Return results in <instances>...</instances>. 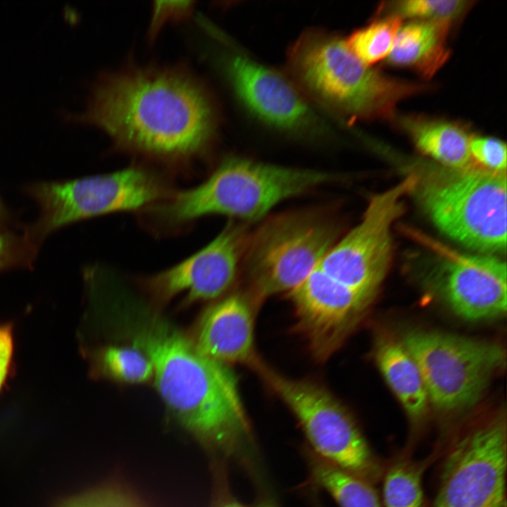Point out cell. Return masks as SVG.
I'll return each instance as SVG.
<instances>
[{
  "instance_id": "6da1fadb",
  "label": "cell",
  "mask_w": 507,
  "mask_h": 507,
  "mask_svg": "<svg viewBox=\"0 0 507 507\" xmlns=\"http://www.w3.org/2000/svg\"><path fill=\"white\" fill-rule=\"evenodd\" d=\"M65 118L101 128L123 148L165 159L201 152L215 121L204 86L173 68H133L106 76L94 85L84 111Z\"/></svg>"
},
{
  "instance_id": "7a4b0ae2",
  "label": "cell",
  "mask_w": 507,
  "mask_h": 507,
  "mask_svg": "<svg viewBox=\"0 0 507 507\" xmlns=\"http://www.w3.org/2000/svg\"><path fill=\"white\" fill-rule=\"evenodd\" d=\"M145 315L131 328L132 336L152 363L165 406L215 460L244 453L251 433L234 374L163 319Z\"/></svg>"
},
{
  "instance_id": "3957f363",
  "label": "cell",
  "mask_w": 507,
  "mask_h": 507,
  "mask_svg": "<svg viewBox=\"0 0 507 507\" xmlns=\"http://www.w3.org/2000/svg\"><path fill=\"white\" fill-rule=\"evenodd\" d=\"M289 65L305 90L349 118H394L401 101L427 89L372 68L346 40L321 31L299 37L289 51Z\"/></svg>"
},
{
  "instance_id": "277c9868",
  "label": "cell",
  "mask_w": 507,
  "mask_h": 507,
  "mask_svg": "<svg viewBox=\"0 0 507 507\" xmlns=\"http://www.w3.org/2000/svg\"><path fill=\"white\" fill-rule=\"evenodd\" d=\"M334 180L327 172L232 157L201 184L170 196L160 206L159 214L173 223L211 215L256 220L283 201Z\"/></svg>"
},
{
  "instance_id": "5b68a950",
  "label": "cell",
  "mask_w": 507,
  "mask_h": 507,
  "mask_svg": "<svg viewBox=\"0 0 507 507\" xmlns=\"http://www.w3.org/2000/svg\"><path fill=\"white\" fill-rule=\"evenodd\" d=\"M435 173L418 189L420 202L444 234L474 251L506 248V176L475 166Z\"/></svg>"
},
{
  "instance_id": "8992f818",
  "label": "cell",
  "mask_w": 507,
  "mask_h": 507,
  "mask_svg": "<svg viewBox=\"0 0 507 507\" xmlns=\"http://www.w3.org/2000/svg\"><path fill=\"white\" fill-rule=\"evenodd\" d=\"M36 204V219L23 233L39 249L55 231L77 221L109 213L135 211L166 196L160 180L151 173L128 168L72 180L40 181L23 187Z\"/></svg>"
},
{
  "instance_id": "52a82bcc",
  "label": "cell",
  "mask_w": 507,
  "mask_h": 507,
  "mask_svg": "<svg viewBox=\"0 0 507 507\" xmlns=\"http://www.w3.org/2000/svg\"><path fill=\"white\" fill-rule=\"evenodd\" d=\"M338 227L321 212L277 215L249 237L244 265L259 299L291 292L335 244Z\"/></svg>"
},
{
  "instance_id": "ba28073f",
  "label": "cell",
  "mask_w": 507,
  "mask_h": 507,
  "mask_svg": "<svg viewBox=\"0 0 507 507\" xmlns=\"http://www.w3.org/2000/svg\"><path fill=\"white\" fill-rule=\"evenodd\" d=\"M401 342L420 368L429 403L441 412L474 406L506 365L505 350L494 342L418 330L406 332Z\"/></svg>"
},
{
  "instance_id": "9c48e42d",
  "label": "cell",
  "mask_w": 507,
  "mask_h": 507,
  "mask_svg": "<svg viewBox=\"0 0 507 507\" xmlns=\"http://www.w3.org/2000/svg\"><path fill=\"white\" fill-rule=\"evenodd\" d=\"M252 367L292 410L315 455L370 483L379 478L377 457L353 418L331 393L311 382L286 377L259 359Z\"/></svg>"
},
{
  "instance_id": "30bf717a",
  "label": "cell",
  "mask_w": 507,
  "mask_h": 507,
  "mask_svg": "<svg viewBox=\"0 0 507 507\" xmlns=\"http://www.w3.org/2000/svg\"><path fill=\"white\" fill-rule=\"evenodd\" d=\"M502 413L458 436L445 457L433 507H506Z\"/></svg>"
},
{
  "instance_id": "8fae6325",
  "label": "cell",
  "mask_w": 507,
  "mask_h": 507,
  "mask_svg": "<svg viewBox=\"0 0 507 507\" xmlns=\"http://www.w3.org/2000/svg\"><path fill=\"white\" fill-rule=\"evenodd\" d=\"M418 182L410 175L370 198L363 217L332 246L318 265L334 280L373 297L389 268L391 227L403 211L402 197Z\"/></svg>"
},
{
  "instance_id": "7c38bea8",
  "label": "cell",
  "mask_w": 507,
  "mask_h": 507,
  "mask_svg": "<svg viewBox=\"0 0 507 507\" xmlns=\"http://www.w3.org/2000/svg\"><path fill=\"white\" fill-rule=\"evenodd\" d=\"M248 238L244 225L230 222L202 249L142 285L158 305L182 293L185 304L217 298L233 283Z\"/></svg>"
},
{
  "instance_id": "4fadbf2b",
  "label": "cell",
  "mask_w": 507,
  "mask_h": 507,
  "mask_svg": "<svg viewBox=\"0 0 507 507\" xmlns=\"http://www.w3.org/2000/svg\"><path fill=\"white\" fill-rule=\"evenodd\" d=\"M445 254L428 280L437 297L456 315L468 321L504 315L507 308L506 263L489 255L451 251Z\"/></svg>"
},
{
  "instance_id": "5bb4252c",
  "label": "cell",
  "mask_w": 507,
  "mask_h": 507,
  "mask_svg": "<svg viewBox=\"0 0 507 507\" xmlns=\"http://www.w3.org/2000/svg\"><path fill=\"white\" fill-rule=\"evenodd\" d=\"M289 293L298 328L320 361L338 349L372 299L334 280L318 266Z\"/></svg>"
},
{
  "instance_id": "9a60e30c",
  "label": "cell",
  "mask_w": 507,
  "mask_h": 507,
  "mask_svg": "<svg viewBox=\"0 0 507 507\" xmlns=\"http://www.w3.org/2000/svg\"><path fill=\"white\" fill-rule=\"evenodd\" d=\"M224 68L238 98L260 119L291 131L312 126L315 117L307 102L280 73L241 54L228 56Z\"/></svg>"
},
{
  "instance_id": "2e32d148",
  "label": "cell",
  "mask_w": 507,
  "mask_h": 507,
  "mask_svg": "<svg viewBox=\"0 0 507 507\" xmlns=\"http://www.w3.org/2000/svg\"><path fill=\"white\" fill-rule=\"evenodd\" d=\"M192 342L201 353L214 361L252 366L258 358L248 299L235 294L210 306L201 316Z\"/></svg>"
},
{
  "instance_id": "e0dca14e",
  "label": "cell",
  "mask_w": 507,
  "mask_h": 507,
  "mask_svg": "<svg viewBox=\"0 0 507 507\" xmlns=\"http://www.w3.org/2000/svg\"><path fill=\"white\" fill-rule=\"evenodd\" d=\"M394 118L424 154L450 169L465 170L475 166L470 150L472 135L462 124L418 115Z\"/></svg>"
},
{
  "instance_id": "ac0fdd59",
  "label": "cell",
  "mask_w": 507,
  "mask_h": 507,
  "mask_svg": "<svg viewBox=\"0 0 507 507\" xmlns=\"http://www.w3.org/2000/svg\"><path fill=\"white\" fill-rule=\"evenodd\" d=\"M451 26L427 20H412L401 26L387 63L410 68L425 78L432 77L450 56L447 37Z\"/></svg>"
},
{
  "instance_id": "d6986e66",
  "label": "cell",
  "mask_w": 507,
  "mask_h": 507,
  "mask_svg": "<svg viewBox=\"0 0 507 507\" xmlns=\"http://www.w3.org/2000/svg\"><path fill=\"white\" fill-rule=\"evenodd\" d=\"M378 367L408 415L417 421L426 414L429 399L420 368L401 342L388 338L376 343Z\"/></svg>"
},
{
  "instance_id": "ffe728a7",
  "label": "cell",
  "mask_w": 507,
  "mask_h": 507,
  "mask_svg": "<svg viewBox=\"0 0 507 507\" xmlns=\"http://www.w3.org/2000/svg\"><path fill=\"white\" fill-rule=\"evenodd\" d=\"M306 456L314 482L339 507H382L369 482L329 463L311 450Z\"/></svg>"
},
{
  "instance_id": "44dd1931",
  "label": "cell",
  "mask_w": 507,
  "mask_h": 507,
  "mask_svg": "<svg viewBox=\"0 0 507 507\" xmlns=\"http://www.w3.org/2000/svg\"><path fill=\"white\" fill-rule=\"evenodd\" d=\"M96 361L103 375L119 382L142 384L154 376L151 360L135 346H105L97 352Z\"/></svg>"
},
{
  "instance_id": "7402d4cb",
  "label": "cell",
  "mask_w": 507,
  "mask_h": 507,
  "mask_svg": "<svg viewBox=\"0 0 507 507\" xmlns=\"http://www.w3.org/2000/svg\"><path fill=\"white\" fill-rule=\"evenodd\" d=\"M425 463L400 460L387 470L383 482L384 507H424Z\"/></svg>"
},
{
  "instance_id": "603a6c76",
  "label": "cell",
  "mask_w": 507,
  "mask_h": 507,
  "mask_svg": "<svg viewBox=\"0 0 507 507\" xmlns=\"http://www.w3.org/2000/svg\"><path fill=\"white\" fill-rule=\"evenodd\" d=\"M401 26L400 18L388 15L354 31L346 42L363 63L370 66L388 57Z\"/></svg>"
},
{
  "instance_id": "cb8c5ba5",
  "label": "cell",
  "mask_w": 507,
  "mask_h": 507,
  "mask_svg": "<svg viewBox=\"0 0 507 507\" xmlns=\"http://www.w3.org/2000/svg\"><path fill=\"white\" fill-rule=\"evenodd\" d=\"M472 1L462 0H404L388 3V15L413 20L442 22L453 25L471 7Z\"/></svg>"
},
{
  "instance_id": "d4e9b609",
  "label": "cell",
  "mask_w": 507,
  "mask_h": 507,
  "mask_svg": "<svg viewBox=\"0 0 507 507\" xmlns=\"http://www.w3.org/2000/svg\"><path fill=\"white\" fill-rule=\"evenodd\" d=\"M58 507L144 506L128 490L118 484H109L69 498Z\"/></svg>"
},
{
  "instance_id": "484cf974",
  "label": "cell",
  "mask_w": 507,
  "mask_h": 507,
  "mask_svg": "<svg viewBox=\"0 0 507 507\" xmlns=\"http://www.w3.org/2000/svg\"><path fill=\"white\" fill-rule=\"evenodd\" d=\"M39 250L23 232H0V272L13 268H31Z\"/></svg>"
},
{
  "instance_id": "4316f807",
  "label": "cell",
  "mask_w": 507,
  "mask_h": 507,
  "mask_svg": "<svg viewBox=\"0 0 507 507\" xmlns=\"http://www.w3.org/2000/svg\"><path fill=\"white\" fill-rule=\"evenodd\" d=\"M470 150L473 161L482 168L496 173H506V145L492 137L472 135Z\"/></svg>"
},
{
  "instance_id": "83f0119b",
  "label": "cell",
  "mask_w": 507,
  "mask_h": 507,
  "mask_svg": "<svg viewBox=\"0 0 507 507\" xmlns=\"http://www.w3.org/2000/svg\"><path fill=\"white\" fill-rule=\"evenodd\" d=\"M223 462L225 461L215 460L213 465L214 482L211 507H245L230 489Z\"/></svg>"
},
{
  "instance_id": "f1b7e54d",
  "label": "cell",
  "mask_w": 507,
  "mask_h": 507,
  "mask_svg": "<svg viewBox=\"0 0 507 507\" xmlns=\"http://www.w3.org/2000/svg\"><path fill=\"white\" fill-rule=\"evenodd\" d=\"M190 1L157 2L151 26V35H154L168 20H177L187 16L192 8Z\"/></svg>"
},
{
  "instance_id": "f546056e",
  "label": "cell",
  "mask_w": 507,
  "mask_h": 507,
  "mask_svg": "<svg viewBox=\"0 0 507 507\" xmlns=\"http://www.w3.org/2000/svg\"><path fill=\"white\" fill-rule=\"evenodd\" d=\"M12 347V336L10 328L0 327V387L9 367Z\"/></svg>"
},
{
  "instance_id": "4dcf8cb0",
  "label": "cell",
  "mask_w": 507,
  "mask_h": 507,
  "mask_svg": "<svg viewBox=\"0 0 507 507\" xmlns=\"http://www.w3.org/2000/svg\"><path fill=\"white\" fill-rule=\"evenodd\" d=\"M23 227L0 197V232L22 230Z\"/></svg>"
},
{
  "instance_id": "1f68e13d",
  "label": "cell",
  "mask_w": 507,
  "mask_h": 507,
  "mask_svg": "<svg viewBox=\"0 0 507 507\" xmlns=\"http://www.w3.org/2000/svg\"><path fill=\"white\" fill-rule=\"evenodd\" d=\"M256 507H280L276 501L270 497H263L259 500Z\"/></svg>"
}]
</instances>
